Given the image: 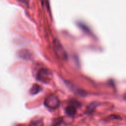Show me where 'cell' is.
I'll use <instances>...</instances> for the list:
<instances>
[{
	"label": "cell",
	"instance_id": "6da1fadb",
	"mask_svg": "<svg viewBox=\"0 0 126 126\" xmlns=\"http://www.w3.org/2000/svg\"><path fill=\"white\" fill-rule=\"evenodd\" d=\"M53 51L54 52V54L59 59H62V60H65L67 59V55L66 51L64 49L59 41L56 39L53 41Z\"/></svg>",
	"mask_w": 126,
	"mask_h": 126
},
{
	"label": "cell",
	"instance_id": "7a4b0ae2",
	"mask_svg": "<svg viewBox=\"0 0 126 126\" xmlns=\"http://www.w3.org/2000/svg\"><path fill=\"white\" fill-rule=\"evenodd\" d=\"M52 77L51 72L47 69H41L37 75V80L45 83H48L52 79Z\"/></svg>",
	"mask_w": 126,
	"mask_h": 126
},
{
	"label": "cell",
	"instance_id": "3957f363",
	"mask_svg": "<svg viewBox=\"0 0 126 126\" xmlns=\"http://www.w3.org/2000/svg\"><path fill=\"white\" fill-rule=\"evenodd\" d=\"M59 100L58 98L54 94H50L45 100L44 104L48 108L55 110L59 106Z\"/></svg>",
	"mask_w": 126,
	"mask_h": 126
},
{
	"label": "cell",
	"instance_id": "277c9868",
	"mask_svg": "<svg viewBox=\"0 0 126 126\" xmlns=\"http://www.w3.org/2000/svg\"><path fill=\"white\" fill-rule=\"evenodd\" d=\"M79 103L77 101H72L69 103V105L66 107V112L68 116H73L76 114L77 108L78 107Z\"/></svg>",
	"mask_w": 126,
	"mask_h": 126
},
{
	"label": "cell",
	"instance_id": "5b68a950",
	"mask_svg": "<svg viewBox=\"0 0 126 126\" xmlns=\"http://www.w3.org/2000/svg\"><path fill=\"white\" fill-rule=\"evenodd\" d=\"M18 56L24 60H30L32 59V54L26 49H23L18 52Z\"/></svg>",
	"mask_w": 126,
	"mask_h": 126
},
{
	"label": "cell",
	"instance_id": "8992f818",
	"mask_svg": "<svg viewBox=\"0 0 126 126\" xmlns=\"http://www.w3.org/2000/svg\"><path fill=\"white\" fill-rule=\"evenodd\" d=\"M42 90V87L38 84H34L30 88V92L32 94H36Z\"/></svg>",
	"mask_w": 126,
	"mask_h": 126
},
{
	"label": "cell",
	"instance_id": "52a82bcc",
	"mask_svg": "<svg viewBox=\"0 0 126 126\" xmlns=\"http://www.w3.org/2000/svg\"><path fill=\"white\" fill-rule=\"evenodd\" d=\"M29 126H43V122L42 119H37L32 121Z\"/></svg>",
	"mask_w": 126,
	"mask_h": 126
},
{
	"label": "cell",
	"instance_id": "ba28073f",
	"mask_svg": "<svg viewBox=\"0 0 126 126\" xmlns=\"http://www.w3.org/2000/svg\"><path fill=\"white\" fill-rule=\"evenodd\" d=\"M63 123V121L61 118L56 119L53 122V126H61Z\"/></svg>",
	"mask_w": 126,
	"mask_h": 126
},
{
	"label": "cell",
	"instance_id": "9c48e42d",
	"mask_svg": "<svg viewBox=\"0 0 126 126\" xmlns=\"http://www.w3.org/2000/svg\"><path fill=\"white\" fill-rule=\"evenodd\" d=\"M124 99H125V100H126V94H124Z\"/></svg>",
	"mask_w": 126,
	"mask_h": 126
}]
</instances>
